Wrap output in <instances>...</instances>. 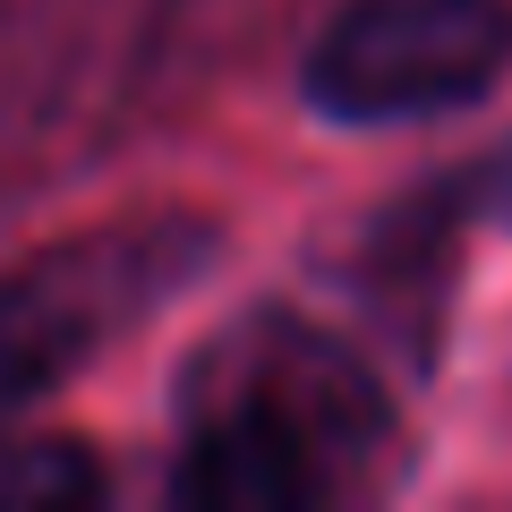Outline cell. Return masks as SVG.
Instances as JSON below:
<instances>
[{"mask_svg":"<svg viewBox=\"0 0 512 512\" xmlns=\"http://www.w3.org/2000/svg\"><path fill=\"white\" fill-rule=\"evenodd\" d=\"M384 436H393V419H384L367 367L333 333L265 316L205 359L197 393H188L171 495L214 512L333 504L359 487Z\"/></svg>","mask_w":512,"mask_h":512,"instance_id":"6da1fadb","label":"cell"},{"mask_svg":"<svg viewBox=\"0 0 512 512\" xmlns=\"http://www.w3.org/2000/svg\"><path fill=\"white\" fill-rule=\"evenodd\" d=\"M214 231L188 214L128 222V231L60 239L0 274V427L52 402L86 359H103L128 325H146L163 299L205 274Z\"/></svg>","mask_w":512,"mask_h":512,"instance_id":"7a4b0ae2","label":"cell"},{"mask_svg":"<svg viewBox=\"0 0 512 512\" xmlns=\"http://www.w3.org/2000/svg\"><path fill=\"white\" fill-rule=\"evenodd\" d=\"M512 69V0H350L308 43V94L333 128H402L478 103Z\"/></svg>","mask_w":512,"mask_h":512,"instance_id":"3957f363","label":"cell"},{"mask_svg":"<svg viewBox=\"0 0 512 512\" xmlns=\"http://www.w3.org/2000/svg\"><path fill=\"white\" fill-rule=\"evenodd\" d=\"M0 495H9V504H94V495H103V470H94L77 444H35L26 461L0 470Z\"/></svg>","mask_w":512,"mask_h":512,"instance_id":"277c9868","label":"cell"}]
</instances>
